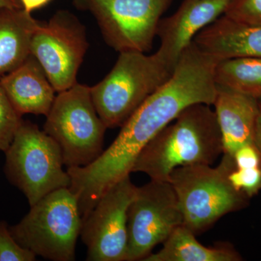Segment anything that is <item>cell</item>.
Returning <instances> with one entry per match:
<instances>
[{"label":"cell","mask_w":261,"mask_h":261,"mask_svg":"<svg viewBox=\"0 0 261 261\" xmlns=\"http://www.w3.org/2000/svg\"><path fill=\"white\" fill-rule=\"evenodd\" d=\"M218 62L192 42L169 80L125 122L112 145L88 166L67 168L69 189L78 199L82 219L111 187L129 176L141 152L184 110L195 104L214 106Z\"/></svg>","instance_id":"cell-1"},{"label":"cell","mask_w":261,"mask_h":261,"mask_svg":"<svg viewBox=\"0 0 261 261\" xmlns=\"http://www.w3.org/2000/svg\"><path fill=\"white\" fill-rule=\"evenodd\" d=\"M211 106L195 104L184 110L141 152L132 172L168 181L178 167L214 164L223 154V144L217 117Z\"/></svg>","instance_id":"cell-2"},{"label":"cell","mask_w":261,"mask_h":261,"mask_svg":"<svg viewBox=\"0 0 261 261\" xmlns=\"http://www.w3.org/2000/svg\"><path fill=\"white\" fill-rule=\"evenodd\" d=\"M236 168L233 156L223 154L219 166L195 164L173 170L168 182L177 197L183 225L197 235L205 232L221 218L243 210L249 198L238 191L228 176Z\"/></svg>","instance_id":"cell-3"},{"label":"cell","mask_w":261,"mask_h":261,"mask_svg":"<svg viewBox=\"0 0 261 261\" xmlns=\"http://www.w3.org/2000/svg\"><path fill=\"white\" fill-rule=\"evenodd\" d=\"M158 51L120 53L112 70L90 87L99 118L107 128L121 127L146 99L173 73Z\"/></svg>","instance_id":"cell-4"},{"label":"cell","mask_w":261,"mask_h":261,"mask_svg":"<svg viewBox=\"0 0 261 261\" xmlns=\"http://www.w3.org/2000/svg\"><path fill=\"white\" fill-rule=\"evenodd\" d=\"M10 232L22 247L43 258L73 261L82 226L78 199L69 188L55 190L30 206Z\"/></svg>","instance_id":"cell-5"},{"label":"cell","mask_w":261,"mask_h":261,"mask_svg":"<svg viewBox=\"0 0 261 261\" xmlns=\"http://www.w3.org/2000/svg\"><path fill=\"white\" fill-rule=\"evenodd\" d=\"M44 130L61 147L67 168L83 167L103 152L107 129L94 107L90 87L78 83L58 92Z\"/></svg>","instance_id":"cell-6"},{"label":"cell","mask_w":261,"mask_h":261,"mask_svg":"<svg viewBox=\"0 0 261 261\" xmlns=\"http://www.w3.org/2000/svg\"><path fill=\"white\" fill-rule=\"evenodd\" d=\"M5 152V174L30 206L55 190L69 188L61 147L35 123L23 121Z\"/></svg>","instance_id":"cell-7"},{"label":"cell","mask_w":261,"mask_h":261,"mask_svg":"<svg viewBox=\"0 0 261 261\" xmlns=\"http://www.w3.org/2000/svg\"><path fill=\"white\" fill-rule=\"evenodd\" d=\"M78 10L90 13L105 41L122 53H147L158 27L172 0H71Z\"/></svg>","instance_id":"cell-8"},{"label":"cell","mask_w":261,"mask_h":261,"mask_svg":"<svg viewBox=\"0 0 261 261\" xmlns=\"http://www.w3.org/2000/svg\"><path fill=\"white\" fill-rule=\"evenodd\" d=\"M88 48L85 25L71 12L60 10L38 25L30 51L58 93L77 83V73Z\"/></svg>","instance_id":"cell-9"},{"label":"cell","mask_w":261,"mask_h":261,"mask_svg":"<svg viewBox=\"0 0 261 261\" xmlns=\"http://www.w3.org/2000/svg\"><path fill=\"white\" fill-rule=\"evenodd\" d=\"M181 224L183 215L170 182L151 180L137 187L128 208L126 261L145 260Z\"/></svg>","instance_id":"cell-10"},{"label":"cell","mask_w":261,"mask_h":261,"mask_svg":"<svg viewBox=\"0 0 261 261\" xmlns=\"http://www.w3.org/2000/svg\"><path fill=\"white\" fill-rule=\"evenodd\" d=\"M137 191L129 176L122 178L82 220L80 235L87 247V260H126L128 208Z\"/></svg>","instance_id":"cell-11"},{"label":"cell","mask_w":261,"mask_h":261,"mask_svg":"<svg viewBox=\"0 0 261 261\" xmlns=\"http://www.w3.org/2000/svg\"><path fill=\"white\" fill-rule=\"evenodd\" d=\"M233 0H184L178 10L162 18L158 27V53L175 69L182 53L199 32L224 15Z\"/></svg>","instance_id":"cell-12"},{"label":"cell","mask_w":261,"mask_h":261,"mask_svg":"<svg viewBox=\"0 0 261 261\" xmlns=\"http://www.w3.org/2000/svg\"><path fill=\"white\" fill-rule=\"evenodd\" d=\"M0 84L21 116H47L56 97L44 68L32 55L18 68L0 77Z\"/></svg>","instance_id":"cell-13"},{"label":"cell","mask_w":261,"mask_h":261,"mask_svg":"<svg viewBox=\"0 0 261 261\" xmlns=\"http://www.w3.org/2000/svg\"><path fill=\"white\" fill-rule=\"evenodd\" d=\"M193 42L219 61L238 57L261 58V25L240 23L223 15L199 32Z\"/></svg>","instance_id":"cell-14"},{"label":"cell","mask_w":261,"mask_h":261,"mask_svg":"<svg viewBox=\"0 0 261 261\" xmlns=\"http://www.w3.org/2000/svg\"><path fill=\"white\" fill-rule=\"evenodd\" d=\"M214 106L222 137L223 154L233 155L240 147L253 144L258 99L218 86Z\"/></svg>","instance_id":"cell-15"},{"label":"cell","mask_w":261,"mask_h":261,"mask_svg":"<svg viewBox=\"0 0 261 261\" xmlns=\"http://www.w3.org/2000/svg\"><path fill=\"white\" fill-rule=\"evenodd\" d=\"M40 22L23 8L0 9V77L30 56L33 34Z\"/></svg>","instance_id":"cell-16"},{"label":"cell","mask_w":261,"mask_h":261,"mask_svg":"<svg viewBox=\"0 0 261 261\" xmlns=\"http://www.w3.org/2000/svg\"><path fill=\"white\" fill-rule=\"evenodd\" d=\"M163 247L156 253L149 254L144 261H241L240 252L228 243L206 247L199 243L196 235L181 224L175 228Z\"/></svg>","instance_id":"cell-17"},{"label":"cell","mask_w":261,"mask_h":261,"mask_svg":"<svg viewBox=\"0 0 261 261\" xmlns=\"http://www.w3.org/2000/svg\"><path fill=\"white\" fill-rule=\"evenodd\" d=\"M215 81L224 87L244 95L261 98V58L238 57L218 62Z\"/></svg>","instance_id":"cell-18"},{"label":"cell","mask_w":261,"mask_h":261,"mask_svg":"<svg viewBox=\"0 0 261 261\" xmlns=\"http://www.w3.org/2000/svg\"><path fill=\"white\" fill-rule=\"evenodd\" d=\"M0 84V151L5 152L23 120Z\"/></svg>","instance_id":"cell-19"},{"label":"cell","mask_w":261,"mask_h":261,"mask_svg":"<svg viewBox=\"0 0 261 261\" xmlns=\"http://www.w3.org/2000/svg\"><path fill=\"white\" fill-rule=\"evenodd\" d=\"M36 256L15 240L7 222L0 221V261H34Z\"/></svg>","instance_id":"cell-20"},{"label":"cell","mask_w":261,"mask_h":261,"mask_svg":"<svg viewBox=\"0 0 261 261\" xmlns=\"http://www.w3.org/2000/svg\"><path fill=\"white\" fill-rule=\"evenodd\" d=\"M228 178L236 190L249 198L257 195L261 190V167L235 168Z\"/></svg>","instance_id":"cell-21"},{"label":"cell","mask_w":261,"mask_h":261,"mask_svg":"<svg viewBox=\"0 0 261 261\" xmlns=\"http://www.w3.org/2000/svg\"><path fill=\"white\" fill-rule=\"evenodd\" d=\"M224 15L240 23L261 25V0H233Z\"/></svg>","instance_id":"cell-22"},{"label":"cell","mask_w":261,"mask_h":261,"mask_svg":"<svg viewBox=\"0 0 261 261\" xmlns=\"http://www.w3.org/2000/svg\"><path fill=\"white\" fill-rule=\"evenodd\" d=\"M232 156L236 168L261 167L260 156L253 144L240 147Z\"/></svg>","instance_id":"cell-23"},{"label":"cell","mask_w":261,"mask_h":261,"mask_svg":"<svg viewBox=\"0 0 261 261\" xmlns=\"http://www.w3.org/2000/svg\"><path fill=\"white\" fill-rule=\"evenodd\" d=\"M253 145L260 156L261 164V98L258 99V112H257L256 123H255Z\"/></svg>","instance_id":"cell-24"},{"label":"cell","mask_w":261,"mask_h":261,"mask_svg":"<svg viewBox=\"0 0 261 261\" xmlns=\"http://www.w3.org/2000/svg\"><path fill=\"white\" fill-rule=\"evenodd\" d=\"M51 0H20L22 8L28 13L41 9L49 4Z\"/></svg>","instance_id":"cell-25"},{"label":"cell","mask_w":261,"mask_h":261,"mask_svg":"<svg viewBox=\"0 0 261 261\" xmlns=\"http://www.w3.org/2000/svg\"><path fill=\"white\" fill-rule=\"evenodd\" d=\"M3 8H23L20 0H0V9Z\"/></svg>","instance_id":"cell-26"}]
</instances>
